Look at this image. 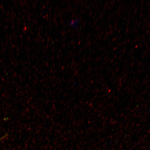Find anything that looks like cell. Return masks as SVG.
<instances>
[{
	"label": "cell",
	"instance_id": "6da1fadb",
	"mask_svg": "<svg viewBox=\"0 0 150 150\" xmlns=\"http://www.w3.org/2000/svg\"><path fill=\"white\" fill-rule=\"evenodd\" d=\"M7 136V135L5 134L4 136H3V137H1L0 138V142L2 140H3Z\"/></svg>",
	"mask_w": 150,
	"mask_h": 150
}]
</instances>
